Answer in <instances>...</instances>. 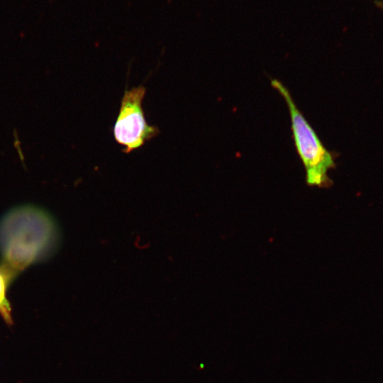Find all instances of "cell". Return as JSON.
I'll list each match as a JSON object with an SVG mask.
<instances>
[{"mask_svg":"<svg viewBox=\"0 0 383 383\" xmlns=\"http://www.w3.org/2000/svg\"><path fill=\"white\" fill-rule=\"evenodd\" d=\"M55 238L52 220L35 208L16 209L0 225V245L4 257L16 267L22 268L39 257Z\"/></svg>","mask_w":383,"mask_h":383,"instance_id":"obj_1","label":"cell"},{"mask_svg":"<svg viewBox=\"0 0 383 383\" xmlns=\"http://www.w3.org/2000/svg\"><path fill=\"white\" fill-rule=\"evenodd\" d=\"M145 91L143 85L126 89L121 99L113 135L116 141L125 147L123 152L126 153L140 148L160 132L145 120L142 106Z\"/></svg>","mask_w":383,"mask_h":383,"instance_id":"obj_3","label":"cell"},{"mask_svg":"<svg viewBox=\"0 0 383 383\" xmlns=\"http://www.w3.org/2000/svg\"><path fill=\"white\" fill-rule=\"evenodd\" d=\"M271 85L283 97L288 107L293 139L306 170V184L320 187L329 186L331 180L327 173L334 167L333 155L299 111L288 89L276 79H271Z\"/></svg>","mask_w":383,"mask_h":383,"instance_id":"obj_2","label":"cell"},{"mask_svg":"<svg viewBox=\"0 0 383 383\" xmlns=\"http://www.w3.org/2000/svg\"><path fill=\"white\" fill-rule=\"evenodd\" d=\"M5 280L0 272V312L7 322H11V308L5 296Z\"/></svg>","mask_w":383,"mask_h":383,"instance_id":"obj_4","label":"cell"}]
</instances>
